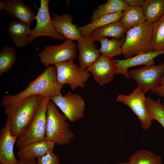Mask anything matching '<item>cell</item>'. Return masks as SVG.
Masks as SVG:
<instances>
[{"label":"cell","instance_id":"cell-1","mask_svg":"<svg viewBox=\"0 0 164 164\" xmlns=\"http://www.w3.org/2000/svg\"><path fill=\"white\" fill-rule=\"evenodd\" d=\"M63 86L57 80V71L55 67L50 66L23 91L14 95H7L2 98L1 106H6L20 101L28 96L39 95L43 97H51L61 94Z\"/></svg>","mask_w":164,"mask_h":164},{"label":"cell","instance_id":"cell-2","mask_svg":"<svg viewBox=\"0 0 164 164\" xmlns=\"http://www.w3.org/2000/svg\"><path fill=\"white\" fill-rule=\"evenodd\" d=\"M43 97L31 95L5 107L4 112L9 121L12 135L18 138L22 134Z\"/></svg>","mask_w":164,"mask_h":164},{"label":"cell","instance_id":"cell-3","mask_svg":"<svg viewBox=\"0 0 164 164\" xmlns=\"http://www.w3.org/2000/svg\"><path fill=\"white\" fill-rule=\"evenodd\" d=\"M67 119L50 100L47 106L45 139L58 145L64 146L70 143L75 135L70 129Z\"/></svg>","mask_w":164,"mask_h":164},{"label":"cell","instance_id":"cell-4","mask_svg":"<svg viewBox=\"0 0 164 164\" xmlns=\"http://www.w3.org/2000/svg\"><path fill=\"white\" fill-rule=\"evenodd\" d=\"M152 24L146 21L128 30L122 46V54L125 58L152 51Z\"/></svg>","mask_w":164,"mask_h":164},{"label":"cell","instance_id":"cell-5","mask_svg":"<svg viewBox=\"0 0 164 164\" xmlns=\"http://www.w3.org/2000/svg\"><path fill=\"white\" fill-rule=\"evenodd\" d=\"M51 97H43L32 118L22 134L18 138L19 148L31 142L45 139L48 104Z\"/></svg>","mask_w":164,"mask_h":164},{"label":"cell","instance_id":"cell-6","mask_svg":"<svg viewBox=\"0 0 164 164\" xmlns=\"http://www.w3.org/2000/svg\"><path fill=\"white\" fill-rule=\"evenodd\" d=\"M77 46L73 41L66 39L60 44L47 45L38 54L41 63L46 67L56 63L69 60L76 58Z\"/></svg>","mask_w":164,"mask_h":164},{"label":"cell","instance_id":"cell-7","mask_svg":"<svg viewBox=\"0 0 164 164\" xmlns=\"http://www.w3.org/2000/svg\"><path fill=\"white\" fill-rule=\"evenodd\" d=\"M57 71V80L60 85H70L71 90L78 87L84 88L90 76L87 69L82 70L73 60H69L54 65Z\"/></svg>","mask_w":164,"mask_h":164},{"label":"cell","instance_id":"cell-8","mask_svg":"<svg viewBox=\"0 0 164 164\" xmlns=\"http://www.w3.org/2000/svg\"><path fill=\"white\" fill-rule=\"evenodd\" d=\"M35 19L36 21L35 28L31 30L28 38V44L32 43L37 37L47 36L58 40H64L66 38L55 29L49 9V0H41Z\"/></svg>","mask_w":164,"mask_h":164},{"label":"cell","instance_id":"cell-9","mask_svg":"<svg viewBox=\"0 0 164 164\" xmlns=\"http://www.w3.org/2000/svg\"><path fill=\"white\" fill-rule=\"evenodd\" d=\"M128 73L145 93L150 91L155 94L160 78L164 74V62L133 69L128 71Z\"/></svg>","mask_w":164,"mask_h":164},{"label":"cell","instance_id":"cell-10","mask_svg":"<svg viewBox=\"0 0 164 164\" xmlns=\"http://www.w3.org/2000/svg\"><path fill=\"white\" fill-rule=\"evenodd\" d=\"M51 100L70 121L75 122L84 117L85 103L81 94L68 92L54 96Z\"/></svg>","mask_w":164,"mask_h":164},{"label":"cell","instance_id":"cell-11","mask_svg":"<svg viewBox=\"0 0 164 164\" xmlns=\"http://www.w3.org/2000/svg\"><path fill=\"white\" fill-rule=\"evenodd\" d=\"M145 94L138 86L128 95H118L116 100L129 107L138 117L142 128L146 130L150 128L152 120L147 110Z\"/></svg>","mask_w":164,"mask_h":164},{"label":"cell","instance_id":"cell-12","mask_svg":"<svg viewBox=\"0 0 164 164\" xmlns=\"http://www.w3.org/2000/svg\"><path fill=\"white\" fill-rule=\"evenodd\" d=\"M100 86L112 81L116 74L117 67L113 59L101 55L91 66L87 69Z\"/></svg>","mask_w":164,"mask_h":164},{"label":"cell","instance_id":"cell-13","mask_svg":"<svg viewBox=\"0 0 164 164\" xmlns=\"http://www.w3.org/2000/svg\"><path fill=\"white\" fill-rule=\"evenodd\" d=\"M164 53V51H151L140 53L131 57L125 59H113L116 65V74H122L126 78L129 79L130 78L128 73L129 68L141 65H154V58Z\"/></svg>","mask_w":164,"mask_h":164},{"label":"cell","instance_id":"cell-14","mask_svg":"<svg viewBox=\"0 0 164 164\" xmlns=\"http://www.w3.org/2000/svg\"><path fill=\"white\" fill-rule=\"evenodd\" d=\"M18 138L12 134L10 122L7 119L0 132V164H19L14 152V147Z\"/></svg>","mask_w":164,"mask_h":164},{"label":"cell","instance_id":"cell-15","mask_svg":"<svg viewBox=\"0 0 164 164\" xmlns=\"http://www.w3.org/2000/svg\"><path fill=\"white\" fill-rule=\"evenodd\" d=\"M3 9L11 17L29 26L35 19L34 12L21 0L1 1L0 11Z\"/></svg>","mask_w":164,"mask_h":164},{"label":"cell","instance_id":"cell-16","mask_svg":"<svg viewBox=\"0 0 164 164\" xmlns=\"http://www.w3.org/2000/svg\"><path fill=\"white\" fill-rule=\"evenodd\" d=\"M52 19L56 30L66 39L78 42L85 39L82 36L78 26L73 23V18L69 14L54 13Z\"/></svg>","mask_w":164,"mask_h":164},{"label":"cell","instance_id":"cell-17","mask_svg":"<svg viewBox=\"0 0 164 164\" xmlns=\"http://www.w3.org/2000/svg\"><path fill=\"white\" fill-rule=\"evenodd\" d=\"M55 144L45 139L30 143L19 148L17 156L20 159H35L53 151Z\"/></svg>","mask_w":164,"mask_h":164},{"label":"cell","instance_id":"cell-18","mask_svg":"<svg viewBox=\"0 0 164 164\" xmlns=\"http://www.w3.org/2000/svg\"><path fill=\"white\" fill-rule=\"evenodd\" d=\"M96 46L94 43L85 38L77 42L78 66L80 69H87L99 58L101 55L99 50L96 48Z\"/></svg>","mask_w":164,"mask_h":164},{"label":"cell","instance_id":"cell-19","mask_svg":"<svg viewBox=\"0 0 164 164\" xmlns=\"http://www.w3.org/2000/svg\"><path fill=\"white\" fill-rule=\"evenodd\" d=\"M128 31L120 20L116 21L97 29L85 38L92 43L98 41L101 38L110 37L121 39Z\"/></svg>","mask_w":164,"mask_h":164},{"label":"cell","instance_id":"cell-20","mask_svg":"<svg viewBox=\"0 0 164 164\" xmlns=\"http://www.w3.org/2000/svg\"><path fill=\"white\" fill-rule=\"evenodd\" d=\"M31 30L29 26L17 21L9 23L8 29L14 44L18 48L28 45V38Z\"/></svg>","mask_w":164,"mask_h":164},{"label":"cell","instance_id":"cell-21","mask_svg":"<svg viewBox=\"0 0 164 164\" xmlns=\"http://www.w3.org/2000/svg\"><path fill=\"white\" fill-rule=\"evenodd\" d=\"M123 12L103 15L90 23L78 27L82 36L87 38L93 31L113 22L120 20Z\"/></svg>","mask_w":164,"mask_h":164},{"label":"cell","instance_id":"cell-22","mask_svg":"<svg viewBox=\"0 0 164 164\" xmlns=\"http://www.w3.org/2000/svg\"><path fill=\"white\" fill-rule=\"evenodd\" d=\"M123 13L120 21L128 30L146 21L142 7L128 6Z\"/></svg>","mask_w":164,"mask_h":164},{"label":"cell","instance_id":"cell-23","mask_svg":"<svg viewBox=\"0 0 164 164\" xmlns=\"http://www.w3.org/2000/svg\"><path fill=\"white\" fill-rule=\"evenodd\" d=\"M125 39L112 38L108 39L106 37L100 38L98 41L101 46L99 50L100 54L112 59L116 56L122 54V46Z\"/></svg>","mask_w":164,"mask_h":164},{"label":"cell","instance_id":"cell-24","mask_svg":"<svg viewBox=\"0 0 164 164\" xmlns=\"http://www.w3.org/2000/svg\"><path fill=\"white\" fill-rule=\"evenodd\" d=\"M142 7L146 21L151 23L164 14V0H145Z\"/></svg>","mask_w":164,"mask_h":164},{"label":"cell","instance_id":"cell-25","mask_svg":"<svg viewBox=\"0 0 164 164\" xmlns=\"http://www.w3.org/2000/svg\"><path fill=\"white\" fill-rule=\"evenodd\" d=\"M124 0H108L107 2L97 7L91 16V21L106 15L123 12L128 6Z\"/></svg>","mask_w":164,"mask_h":164},{"label":"cell","instance_id":"cell-26","mask_svg":"<svg viewBox=\"0 0 164 164\" xmlns=\"http://www.w3.org/2000/svg\"><path fill=\"white\" fill-rule=\"evenodd\" d=\"M152 24L151 50L164 51V14Z\"/></svg>","mask_w":164,"mask_h":164},{"label":"cell","instance_id":"cell-27","mask_svg":"<svg viewBox=\"0 0 164 164\" xmlns=\"http://www.w3.org/2000/svg\"><path fill=\"white\" fill-rule=\"evenodd\" d=\"M130 164H162L161 157L152 152L145 149L138 150L129 158Z\"/></svg>","mask_w":164,"mask_h":164},{"label":"cell","instance_id":"cell-28","mask_svg":"<svg viewBox=\"0 0 164 164\" xmlns=\"http://www.w3.org/2000/svg\"><path fill=\"white\" fill-rule=\"evenodd\" d=\"M145 103L151 119L157 121L164 129V107L161 99L155 101L149 96L146 97Z\"/></svg>","mask_w":164,"mask_h":164},{"label":"cell","instance_id":"cell-29","mask_svg":"<svg viewBox=\"0 0 164 164\" xmlns=\"http://www.w3.org/2000/svg\"><path fill=\"white\" fill-rule=\"evenodd\" d=\"M16 53L14 48L9 46L2 48L0 52V76L8 71L15 63Z\"/></svg>","mask_w":164,"mask_h":164},{"label":"cell","instance_id":"cell-30","mask_svg":"<svg viewBox=\"0 0 164 164\" xmlns=\"http://www.w3.org/2000/svg\"><path fill=\"white\" fill-rule=\"evenodd\" d=\"M38 164H60L58 157L53 151L49 152L37 158Z\"/></svg>","mask_w":164,"mask_h":164},{"label":"cell","instance_id":"cell-31","mask_svg":"<svg viewBox=\"0 0 164 164\" xmlns=\"http://www.w3.org/2000/svg\"><path fill=\"white\" fill-rule=\"evenodd\" d=\"M155 94L161 97L164 98V74L160 78L159 85L156 90Z\"/></svg>","mask_w":164,"mask_h":164},{"label":"cell","instance_id":"cell-32","mask_svg":"<svg viewBox=\"0 0 164 164\" xmlns=\"http://www.w3.org/2000/svg\"><path fill=\"white\" fill-rule=\"evenodd\" d=\"M128 6L132 7H142L145 0H124Z\"/></svg>","mask_w":164,"mask_h":164},{"label":"cell","instance_id":"cell-33","mask_svg":"<svg viewBox=\"0 0 164 164\" xmlns=\"http://www.w3.org/2000/svg\"><path fill=\"white\" fill-rule=\"evenodd\" d=\"M19 164H38L35 159L26 158L19 159Z\"/></svg>","mask_w":164,"mask_h":164},{"label":"cell","instance_id":"cell-34","mask_svg":"<svg viewBox=\"0 0 164 164\" xmlns=\"http://www.w3.org/2000/svg\"><path fill=\"white\" fill-rule=\"evenodd\" d=\"M115 164H130V162H122L119 163H116Z\"/></svg>","mask_w":164,"mask_h":164},{"label":"cell","instance_id":"cell-35","mask_svg":"<svg viewBox=\"0 0 164 164\" xmlns=\"http://www.w3.org/2000/svg\"><path fill=\"white\" fill-rule=\"evenodd\" d=\"M162 101H163V103H162V104L163 107H164V99L162 100Z\"/></svg>","mask_w":164,"mask_h":164}]
</instances>
